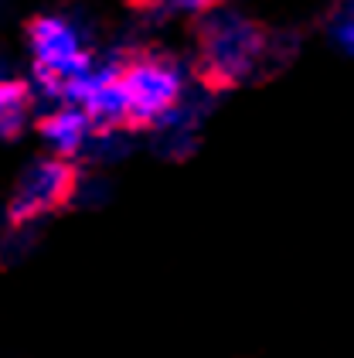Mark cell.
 I'll list each match as a JSON object with an SVG mask.
<instances>
[{
	"mask_svg": "<svg viewBox=\"0 0 354 358\" xmlns=\"http://www.w3.org/2000/svg\"><path fill=\"white\" fill-rule=\"evenodd\" d=\"M92 120L89 113L75 106V103H61L41 116V140L52 147L58 157H79L85 140L92 134Z\"/></svg>",
	"mask_w": 354,
	"mask_h": 358,
	"instance_id": "cell-4",
	"label": "cell"
},
{
	"mask_svg": "<svg viewBox=\"0 0 354 358\" xmlns=\"http://www.w3.org/2000/svg\"><path fill=\"white\" fill-rule=\"evenodd\" d=\"M218 0H133L136 14L143 21H163L174 14H205Z\"/></svg>",
	"mask_w": 354,
	"mask_h": 358,
	"instance_id": "cell-6",
	"label": "cell"
},
{
	"mask_svg": "<svg viewBox=\"0 0 354 358\" xmlns=\"http://www.w3.org/2000/svg\"><path fill=\"white\" fill-rule=\"evenodd\" d=\"M341 17H354V0H341Z\"/></svg>",
	"mask_w": 354,
	"mask_h": 358,
	"instance_id": "cell-8",
	"label": "cell"
},
{
	"mask_svg": "<svg viewBox=\"0 0 354 358\" xmlns=\"http://www.w3.org/2000/svg\"><path fill=\"white\" fill-rule=\"evenodd\" d=\"M266 48V31L259 21L245 17L232 7H208L198 21V83L225 92L259 72Z\"/></svg>",
	"mask_w": 354,
	"mask_h": 358,
	"instance_id": "cell-1",
	"label": "cell"
},
{
	"mask_svg": "<svg viewBox=\"0 0 354 358\" xmlns=\"http://www.w3.org/2000/svg\"><path fill=\"white\" fill-rule=\"evenodd\" d=\"M334 41L354 55V17H337V24H334Z\"/></svg>",
	"mask_w": 354,
	"mask_h": 358,
	"instance_id": "cell-7",
	"label": "cell"
},
{
	"mask_svg": "<svg viewBox=\"0 0 354 358\" xmlns=\"http://www.w3.org/2000/svg\"><path fill=\"white\" fill-rule=\"evenodd\" d=\"M75 185H79V174L65 157H41L27 164L24 174L17 178L14 198L7 205V219L14 225H31L45 219L54 208L72 205Z\"/></svg>",
	"mask_w": 354,
	"mask_h": 358,
	"instance_id": "cell-3",
	"label": "cell"
},
{
	"mask_svg": "<svg viewBox=\"0 0 354 358\" xmlns=\"http://www.w3.org/2000/svg\"><path fill=\"white\" fill-rule=\"evenodd\" d=\"M34 113L31 83L21 79H0V140H17L24 134L27 116Z\"/></svg>",
	"mask_w": 354,
	"mask_h": 358,
	"instance_id": "cell-5",
	"label": "cell"
},
{
	"mask_svg": "<svg viewBox=\"0 0 354 358\" xmlns=\"http://www.w3.org/2000/svg\"><path fill=\"white\" fill-rule=\"evenodd\" d=\"M188 85V65L177 55L163 52H136L123 65V92H126V127L147 130L177 106Z\"/></svg>",
	"mask_w": 354,
	"mask_h": 358,
	"instance_id": "cell-2",
	"label": "cell"
}]
</instances>
